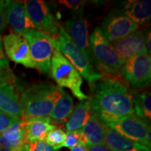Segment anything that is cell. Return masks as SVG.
Wrapping results in <instances>:
<instances>
[{"label": "cell", "mask_w": 151, "mask_h": 151, "mask_svg": "<svg viewBox=\"0 0 151 151\" xmlns=\"http://www.w3.org/2000/svg\"><path fill=\"white\" fill-rule=\"evenodd\" d=\"M102 79V78H101ZM92 85V112L105 124L134 114L132 92L120 81L103 79Z\"/></svg>", "instance_id": "obj_1"}, {"label": "cell", "mask_w": 151, "mask_h": 151, "mask_svg": "<svg viewBox=\"0 0 151 151\" xmlns=\"http://www.w3.org/2000/svg\"><path fill=\"white\" fill-rule=\"evenodd\" d=\"M64 92L62 88L47 83H39L27 88L20 98L24 113L22 119L50 116Z\"/></svg>", "instance_id": "obj_2"}, {"label": "cell", "mask_w": 151, "mask_h": 151, "mask_svg": "<svg viewBox=\"0 0 151 151\" xmlns=\"http://www.w3.org/2000/svg\"><path fill=\"white\" fill-rule=\"evenodd\" d=\"M88 41L92 63L99 71L107 74L118 73L125 62L106 39L99 27L93 30Z\"/></svg>", "instance_id": "obj_3"}, {"label": "cell", "mask_w": 151, "mask_h": 151, "mask_svg": "<svg viewBox=\"0 0 151 151\" xmlns=\"http://www.w3.org/2000/svg\"><path fill=\"white\" fill-rule=\"evenodd\" d=\"M50 74L60 88H67L81 101L89 99L83 92V78L80 73L67 58L56 49L50 62Z\"/></svg>", "instance_id": "obj_4"}, {"label": "cell", "mask_w": 151, "mask_h": 151, "mask_svg": "<svg viewBox=\"0 0 151 151\" xmlns=\"http://www.w3.org/2000/svg\"><path fill=\"white\" fill-rule=\"evenodd\" d=\"M56 39L57 49L91 86L103 78L104 75L95 70L93 65L88 61L80 49L71 41L65 28L61 25H60L59 33Z\"/></svg>", "instance_id": "obj_5"}, {"label": "cell", "mask_w": 151, "mask_h": 151, "mask_svg": "<svg viewBox=\"0 0 151 151\" xmlns=\"http://www.w3.org/2000/svg\"><path fill=\"white\" fill-rule=\"evenodd\" d=\"M27 41L30 55L36 69L43 74H50V62L57 49V39L36 29H32L22 35Z\"/></svg>", "instance_id": "obj_6"}, {"label": "cell", "mask_w": 151, "mask_h": 151, "mask_svg": "<svg viewBox=\"0 0 151 151\" xmlns=\"http://www.w3.org/2000/svg\"><path fill=\"white\" fill-rule=\"evenodd\" d=\"M120 72L134 90H143L151 83V58L148 53L138 55L126 60Z\"/></svg>", "instance_id": "obj_7"}, {"label": "cell", "mask_w": 151, "mask_h": 151, "mask_svg": "<svg viewBox=\"0 0 151 151\" xmlns=\"http://www.w3.org/2000/svg\"><path fill=\"white\" fill-rule=\"evenodd\" d=\"M119 134L150 148V127L147 120L135 114L124 117L118 121L106 124Z\"/></svg>", "instance_id": "obj_8"}, {"label": "cell", "mask_w": 151, "mask_h": 151, "mask_svg": "<svg viewBox=\"0 0 151 151\" xmlns=\"http://www.w3.org/2000/svg\"><path fill=\"white\" fill-rule=\"evenodd\" d=\"M28 16L35 29L54 39L58 38L60 24L44 1L29 0L24 1Z\"/></svg>", "instance_id": "obj_9"}, {"label": "cell", "mask_w": 151, "mask_h": 151, "mask_svg": "<svg viewBox=\"0 0 151 151\" xmlns=\"http://www.w3.org/2000/svg\"><path fill=\"white\" fill-rule=\"evenodd\" d=\"M139 24L124 16L121 10L113 11L104 19L100 29L109 42L119 40L137 29Z\"/></svg>", "instance_id": "obj_10"}, {"label": "cell", "mask_w": 151, "mask_h": 151, "mask_svg": "<svg viewBox=\"0 0 151 151\" xmlns=\"http://www.w3.org/2000/svg\"><path fill=\"white\" fill-rule=\"evenodd\" d=\"M6 56L11 61L27 68L36 69V66L30 55L27 41L22 35L10 33L2 39Z\"/></svg>", "instance_id": "obj_11"}, {"label": "cell", "mask_w": 151, "mask_h": 151, "mask_svg": "<svg viewBox=\"0 0 151 151\" xmlns=\"http://www.w3.org/2000/svg\"><path fill=\"white\" fill-rule=\"evenodd\" d=\"M5 18L6 24L18 35H23L32 29H35V26L28 16L24 1H5Z\"/></svg>", "instance_id": "obj_12"}, {"label": "cell", "mask_w": 151, "mask_h": 151, "mask_svg": "<svg viewBox=\"0 0 151 151\" xmlns=\"http://www.w3.org/2000/svg\"><path fill=\"white\" fill-rule=\"evenodd\" d=\"M111 44L124 62L138 55L148 53L146 34L142 30H136L122 39L113 41Z\"/></svg>", "instance_id": "obj_13"}, {"label": "cell", "mask_w": 151, "mask_h": 151, "mask_svg": "<svg viewBox=\"0 0 151 151\" xmlns=\"http://www.w3.org/2000/svg\"><path fill=\"white\" fill-rule=\"evenodd\" d=\"M66 32L90 64L92 63L88 41V24L82 16H74L65 22Z\"/></svg>", "instance_id": "obj_14"}, {"label": "cell", "mask_w": 151, "mask_h": 151, "mask_svg": "<svg viewBox=\"0 0 151 151\" xmlns=\"http://www.w3.org/2000/svg\"><path fill=\"white\" fill-rule=\"evenodd\" d=\"M0 111L17 118H23L24 113L20 99L11 83L0 82Z\"/></svg>", "instance_id": "obj_15"}, {"label": "cell", "mask_w": 151, "mask_h": 151, "mask_svg": "<svg viewBox=\"0 0 151 151\" xmlns=\"http://www.w3.org/2000/svg\"><path fill=\"white\" fill-rule=\"evenodd\" d=\"M25 120V142H35L44 141L50 131L56 126L51 124L52 120L49 117L31 118Z\"/></svg>", "instance_id": "obj_16"}, {"label": "cell", "mask_w": 151, "mask_h": 151, "mask_svg": "<svg viewBox=\"0 0 151 151\" xmlns=\"http://www.w3.org/2000/svg\"><path fill=\"white\" fill-rule=\"evenodd\" d=\"M104 144L111 151H150V148L119 134L105 126Z\"/></svg>", "instance_id": "obj_17"}, {"label": "cell", "mask_w": 151, "mask_h": 151, "mask_svg": "<svg viewBox=\"0 0 151 151\" xmlns=\"http://www.w3.org/2000/svg\"><path fill=\"white\" fill-rule=\"evenodd\" d=\"M124 16L137 24L148 22L151 18L150 0H132L123 4L121 9Z\"/></svg>", "instance_id": "obj_18"}, {"label": "cell", "mask_w": 151, "mask_h": 151, "mask_svg": "<svg viewBox=\"0 0 151 151\" xmlns=\"http://www.w3.org/2000/svg\"><path fill=\"white\" fill-rule=\"evenodd\" d=\"M25 120L23 119L0 134V148H15L25 143Z\"/></svg>", "instance_id": "obj_19"}, {"label": "cell", "mask_w": 151, "mask_h": 151, "mask_svg": "<svg viewBox=\"0 0 151 151\" xmlns=\"http://www.w3.org/2000/svg\"><path fill=\"white\" fill-rule=\"evenodd\" d=\"M91 104L90 99L81 101L73 109L66 123L67 132L76 131L82 129L92 116Z\"/></svg>", "instance_id": "obj_20"}, {"label": "cell", "mask_w": 151, "mask_h": 151, "mask_svg": "<svg viewBox=\"0 0 151 151\" xmlns=\"http://www.w3.org/2000/svg\"><path fill=\"white\" fill-rule=\"evenodd\" d=\"M106 124L92 113L88 122L83 127V133L88 141V146L104 144Z\"/></svg>", "instance_id": "obj_21"}, {"label": "cell", "mask_w": 151, "mask_h": 151, "mask_svg": "<svg viewBox=\"0 0 151 151\" xmlns=\"http://www.w3.org/2000/svg\"><path fill=\"white\" fill-rule=\"evenodd\" d=\"M74 105L73 98L70 94L65 91L61 97L55 103L49 116L52 121L65 122L72 113Z\"/></svg>", "instance_id": "obj_22"}, {"label": "cell", "mask_w": 151, "mask_h": 151, "mask_svg": "<svg viewBox=\"0 0 151 151\" xmlns=\"http://www.w3.org/2000/svg\"><path fill=\"white\" fill-rule=\"evenodd\" d=\"M132 101L136 116L143 120L150 121L151 95L149 91H134L132 92Z\"/></svg>", "instance_id": "obj_23"}, {"label": "cell", "mask_w": 151, "mask_h": 151, "mask_svg": "<svg viewBox=\"0 0 151 151\" xmlns=\"http://www.w3.org/2000/svg\"><path fill=\"white\" fill-rule=\"evenodd\" d=\"M66 133L61 129H54L47 134L44 141L49 146L53 147L55 150L62 148L65 142Z\"/></svg>", "instance_id": "obj_24"}, {"label": "cell", "mask_w": 151, "mask_h": 151, "mask_svg": "<svg viewBox=\"0 0 151 151\" xmlns=\"http://www.w3.org/2000/svg\"><path fill=\"white\" fill-rule=\"evenodd\" d=\"M24 151H56L53 147L42 141H35V142H25L23 145Z\"/></svg>", "instance_id": "obj_25"}, {"label": "cell", "mask_w": 151, "mask_h": 151, "mask_svg": "<svg viewBox=\"0 0 151 151\" xmlns=\"http://www.w3.org/2000/svg\"><path fill=\"white\" fill-rule=\"evenodd\" d=\"M22 118L11 116L0 111V134L9 129Z\"/></svg>", "instance_id": "obj_26"}, {"label": "cell", "mask_w": 151, "mask_h": 151, "mask_svg": "<svg viewBox=\"0 0 151 151\" xmlns=\"http://www.w3.org/2000/svg\"><path fill=\"white\" fill-rule=\"evenodd\" d=\"M79 140H80V129L76 131L67 132L66 133L65 140L62 144V147L71 148L77 144H79Z\"/></svg>", "instance_id": "obj_27"}, {"label": "cell", "mask_w": 151, "mask_h": 151, "mask_svg": "<svg viewBox=\"0 0 151 151\" xmlns=\"http://www.w3.org/2000/svg\"><path fill=\"white\" fill-rule=\"evenodd\" d=\"M83 1H80V0H62L59 1L60 4L66 7V8L70 9L72 11H78L81 10L84 5Z\"/></svg>", "instance_id": "obj_28"}, {"label": "cell", "mask_w": 151, "mask_h": 151, "mask_svg": "<svg viewBox=\"0 0 151 151\" xmlns=\"http://www.w3.org/2000/svg\"><path fill=\"white\" fill-rule=\"evenodd\" d=\"M0 71H11L10 68H9V62L4 50L2 39H1V35H0Z\"/></svg>", "instance_id": "obj_29"}, {"label": "cell", "mask_w": 151, "mask_h": 151, "mask_svg": "<svg viewBox=\"0 0 151 151\" xmlns=\"http://www.w3.org/2000/svg\"><path fill=\"white\" fill-rule=\"evenodd\" d=\"M5 1H0V34L3 32L6 27L4 13Z\"/></svg>", "instance_id": "obj_30"}, {"label": "cell", "mask_w": 151, "mask_h": 151, "mask_svg": "<svg viewBox=\"0 0 151 151\" xmlns=\"http://www.w3.org/2000/svg\"><path fill=\"white\" fill-rule=\"evenodd\" d=\"M14 76L11 74L10 71H0V82H6L11 83V82H14Z\"/></svg>", "instance_id": "obj_31"}, {"label": "cell", "mask_w": 151, "mask_h": 151, "mask_svg": "<svg viewBox=\"0 0 151 151\" xmlns=\"http://www.w3.org/2000/svg\"><path fill=\"white\" fill-rule=\"evenodd\" d=\"M88 148L89 151H111L104 144L93 145V146H88Z\"/></svg>", "instance_id": "obj_32"}, {"label": "cell", "mask_w": 151, "mask_h": 151, "mask_svg": "<svg viewBox=\"0 0 151 151\" xmlns=\"http://www.w3.org/2000/svg\"><path fill=\"white\" fill-rule=\"evenodd\" d=\"M70 150L71 151H89L88 150V147L81 144H77L76 146L70 148Z\"/></svg>", "instance_id": "obj_33"}, {"label": "cell", "mask_w": 151, "mask_h": 151, "mask_svg": "<svg viewBox=\"0 0 151 151\" xmlns=\"http://www.w3.org/2000/svg\"><path fill=\"white\" fill-rule=\"evenodd\" d=\"M150 31L149 30L148 34L146 35V46L147 48H148V53L150 55L151 52V46H150Z\"/></svg>", "instance_id": "obj_34"}, {"label": "cell", "mask_w": 151, "mask_h": 151, "mask_svg": "<svg viewBox=\"0 0 151 151\" xmlns=\"http://www.w3.org/2000/svg\"><path fill=\"white\" fill-rule=\"evenodd\" d=\"M0 151H24L23 146L18 147V148H0Z\"/></svg>", "instance_id": "obj_35"}]
</instances>
